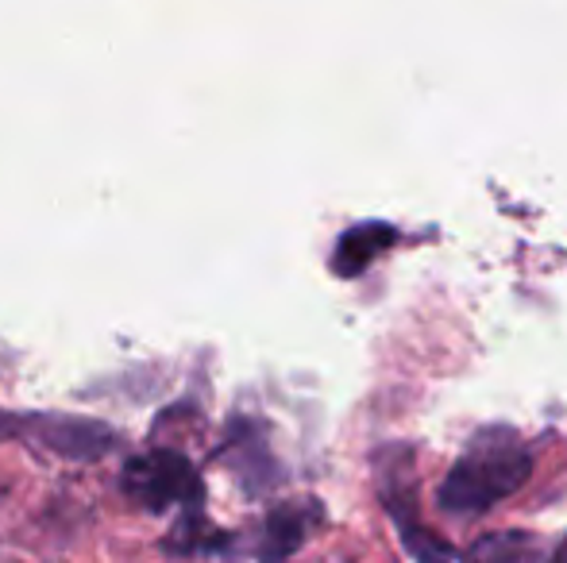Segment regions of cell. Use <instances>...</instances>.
Returning <instances> with one entry per match:
<instances>
[{
	"mask_svg": "<svg viewBox=\"0 0 567 563\" xmlns=\"http://www.w3.org/2000/svg\"><path fill=\"white\" fill-rule=\"evenodd\" d=\"M533 471V451L525 440L509 428H486L463 448V456L449 467L441 482V510L471 518V513H486L509 498L517 487H525Z\"/></svg>",
	"mask_w": 567,
	"mask_h": 563,
	"instance_id": "1",
	"label": "cell"
},
{
	"mask_svg": "<svg viewBox=\"0 0 567 563\" xmlns=\"http://www.w3.org/2000/svg\"><path fill=\"white\" fill-rule=\"evenodd\" d=\"M120 487H124V494L135 505H143L151 513H163L171 505H178V510L205 505L202 475L189 463V456H182L174 448H155L143 451V456H132L124 463V475H120Z\"/></svg>",
	"mask_w": 567,
	"mask_h": 563,
	"instance_id": "2",
	"label": "cell"
},
{
	"mask_svg": "<svg viewBox=\"0 0 567 563\" xmlns=\"http://www.w3.org/2000/svg\"><path fill=\"white\" fill-rule=\"evenodd\" d=\"M4 436H20V440L39 444L43 451L74 459V463L105 459L120 444V436L109 425L90 421V417H62V414H8L0 417V440Z\"/></svg>",
	"mask_w": 567,
	"mask_h": 563,
	"instance_id": "3",
	"label": "cell"
},
{
	"mask_svg": "<svg viewBox=\"0 0 567 563\" xmlns=\"http://www.w3.org/2000/svg\"><path fill=\"white\" fill-rule=\"evenodd\" d=\"M382 502L386 513L394 518L398 536H402L405 552L417 563H452L455 552L449 541H441L436 533H429L417 521V502H413V490L398 479V471H382Z\"/></svg>",
	"mask_w": 567,
	"mask_h": 563,
	"instance_id": "4",
	"label": "cell"
},
{
	"mask_svg": "<svg viewBox=\"0 0 567 563\" xmlns=\"http://www.w3.org/2000/svg\"><path fill=\"white\" fill-rule=\"evenodd\" d=\"M321 521L317 502H293V505H278L267 513L262 521V536H259V560L262 563H286L293 552L306 544L309 529Z\"/></svg>",
	"mask_w": 567,
	"mask_h": 563,
	"instance_id": "5",
	"label": "cell"
},
{
	"mask_svg": "<svg viewBox=\"0 0 567 563\" xmlns=\"http://www.w3.org/2000/svg\"><path fill=\"white\" fill-rule=\"evenodd\" d=\"M398 236L402 232H398L394 225H386V220L351 225L337 240V248H332V274H337V279H355V274H363L382 251L394 248Z\"/></svg>",
	"mask_w": 567,
	"mask_h": 563,
	"instance_id": "6",
	"label": "cell"
},
{
	"mask_svg": "<svg viewBox=\"0 0 567 563\" xmlns=\"http://www.w3.org/2000/svg\"><path fill=\"white\" fill-rule=\"evenodd\" d=\"M231 544V533H225L220 525H213L205 518V505L197 510H182V518L174 521V529L166 533L163 549L171 556H202V552H220Z\"/></svg>",
	"mask_w": 567,
	"mask_h": 563,
	"instance_id": "7",
	"label": "cell"
},
{
	"mask_svg": "<svg viewBox=\"0 0 567 563\" xmlns=\"http://www.w3.org/2000/svg\"><path fill=\"white\" fill-rule=\"evenodd\" d=\"M525 556H529L525 533H491L471 544L460 563H525Z\"/></svg>",
	"mask_w": 567,
	"mask_h": 563,
	"instance_id": "8",
	"label": "cell"
},
{
	"mask_svg": "<svg viewBox=\"0 0 567 563\" xmlns=\"http://www.w3.org/2000/svg\"><path fill=\"white\" fill-rule=\"evenodd\" d=\"M548 563H567V536L560 541V549L553 552V560H548Z\"/></svg>",
	"mask_w": 567,
	"mask_h": 563,
	"instance_id": "9",
	"label": "cell"
}]
</instances>
